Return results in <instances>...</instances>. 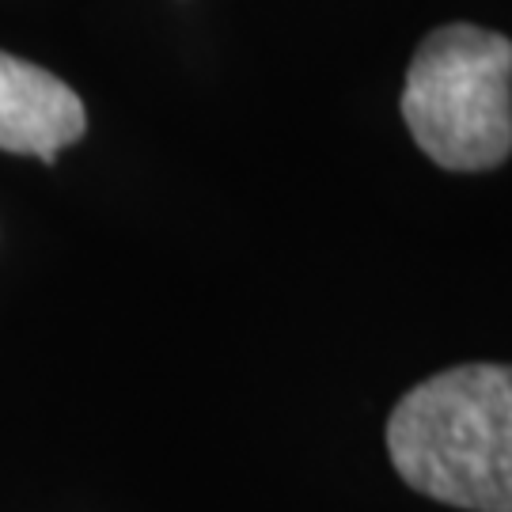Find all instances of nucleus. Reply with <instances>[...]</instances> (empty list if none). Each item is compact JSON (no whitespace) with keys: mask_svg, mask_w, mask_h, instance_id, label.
<instances>
[{"mask_svg":"<svg viewBox=\"0 0 512 512\" xmlns=\"http://www.w3.org/2000/svg\"><path fill=\"white\" fill-rule=\"evenodd\" d=\"M403 482L440 505L512 512V365H459L406 391L387 421Z\"/></svg>","mask_w":512,"mask_h":512,"instance_id":"obj_1","label":"nucleus"},{"mask_svg":"<svg viewBox=\"0 0 512 512\" xmlns=\"http://www.w3.org/2000/svg\"><path fill=\"white\" fill-rule=\"evenodd\" d=\"M403 118L444 171H490L512 152V42L448 23L418 46L403 88Z\"/></svg>","mask_w":512,"mask_h":512,"instance_id":"obj_2","label":"nucleus"},{"mask_svg":"<svg viewBox=\"0 0 512 512\" xmlns=\"http://www.w3.org/2000/svg\"><path fill=\"white\" fill-rule=\"evenodd\" d=\"M80 95L23 57L0 50V148L19 156L54 160L61 148L84 137Z\"/></svg>","mask_w":512,"mask_h":512,"instance_id":"obj_3","label":"nucleus"}]
</instances>
